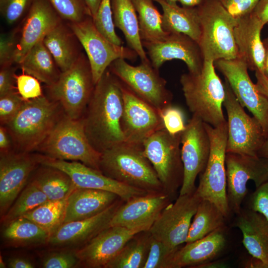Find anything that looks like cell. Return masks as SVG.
<instances>
[{"label":"cell","mask_w":268,"mask_h":268,"mask_svg":"<svg viewBox=\"0 0 268 268\" xmlns=\"http://www.w3.org/2000/svg\"><path fill=\"white\" fill-rule=\"evenodd\" d=\"M123 111L121 82L107 69L95 84L82 117L86 135L97 151L101 153L125 141Z\"/></svg>","instance_id":"6da1fadb"},{"label":"cell","mask_w":268,"mask_h":268,"mask_svg":"<svg viewBox=\"0 0 268 268\" xmlns=\"http://www.w3.org/2000/svg\"><path fill=\"white\" fill-rule=\"evenodd\" d=\"M64 115L60 104L46 96L24 101L17 114L4 125L14 151L35 152Z\"/></svg>","instance_id":"7a4b0ae2"},{"label":"cell","mask_w":268,"mask_h":268,"mask_svg":"<svg viewBox=\"0 0 268 268\" xmlns=\"http://www.w3.org/2000/svg\"><path fill=\"white\" fill-rule=\"evenodd\" d=\"M99 169L108 177L129 186L148 193L164 192L142 146L124 141L106 150L101 153Z\"/></svg>","instance_id":"3957f363"},{"label":"cell","mask_w":268,"mask_h":268,"mask_svg":"<svg viewBox=\"0 0 268 268\" xmlns=\"http://www.w3.org/2000/svg\"><path fill=\"white\" fill-rule=\"evenodd\" d=\"M180 82L186 103L193 115L213 127L227 121L222 109L224 86L215 71L214 62L204 60L200 73H184Z\"/></svg>","instance_id":"277c9868"},{"label":"cell","mask_w":268,"mask_h":268,"mask_svg":"<svg viewBox=\"0 0 268 268\" xmlns=\"http://www.w3.org/2000/svg\"><path fill=\"white\" fill-rule=\"evenodd\" d=\"M197 8L201 27L199 45L204 60L237 58L234 35L237 19L219 0H203Z\"/></svg>","instance_id":"5b68a950"},{"label":"cell","mask_w":268,"mask_h":268,"mask_svg":"<svg viewBox=\"0 0 268 268\" xmlns=\"http://www.w3.org/2000/svg\"><path fill=\"white\" fill-rule=\"evenodd\" d=\"M35 152L52 158L80 162L100 171L101 153L89 142L82 118L74 120L65 114Z\"/></svg>","instance_id":"8992f818"},{"label":"cell","mask_w":268,"mask_h":268,"mask_svg":"<svg viewBox=\"0 0 268 268\" xmlns=\"http://www.w3.org/2000/svg\"><path fill=\"white\" fill-rule=\"evenodd\" d=\"M95 86L89 61L82 52L54 84L46 86V96L59 103L66 116L78 120L85 113Z\"/></svg>","instance_id":"52a82bcc"},{"label":"cell","mask_w":268,"mask_h":268,"mask_svg":"<svg viewBox=\"0 0 268 268\" xmlns=\"http://www.w3.org/2000/svg\"><path fill=\"white\" fill-rule=\"evenodd\" d=\"M210 142L208 160L201 173L196 192L201 200H208L227 217L230 212L227 195L225 165L227 140V122L213 127L205 123Z\"/></svg>","instance_id":"ba28073f"},{"label":"cell","mask_w":268,"mask_h":268,"mask_svg":"<svg viewBox=\"0 0 268 268\" xmlns=\"http://www.w3.org/2000/svg\"><path fill=\"white\" fill-rule=\"evenodd\" d=\"M181 133L172 134L158 130L143 142V151L154 169L164 192L173 199L181 188L184 166L181 153Z\"/></svg>","instance_id":"9c48e42d"},{"label":"cell","mask_w":268,"mask_h":268,"mask_svg":"<svg viewBox=\"0 0 268 268\" xmlns=\"http://www.w3.org/2000/svg\"><path fill=\"white\" fill-rule=\"evenodd\" d=\"M108 69L138 96L158 111L172 104V93L167 88V81L159 75L151 63L136 66L119 58Z\"/></svg>","instance_id":"30bf717a"},{"label":"cell","mask_w":268,"mask_h":268,"mask_svg":"<svg viewBox=\"0 0 268 268\" xmlns=\"http://www.w3.org/2000/svg\"><path fill=\"white\" fill-rule=\"evenodd\" d=\"M223 84L225 91L223 106L228 118L226 153L258 156L267 138L264 130L255 117L246 113L226 79Z\"/></svg>","instance_id":"8fae6325"},{"label":"cell","mask_w":268,"mask_h":268,"mask_svg":"<svg viewBox=\"0 0 268 268\" xmlns=\"http://www.w3.org/2000/svg\"><path fill=\"white\" fill-rule=\"evenodd\" d=\"M67 24L86 52L95 84L115 60L134 61L138 56L130 47L117 45L108 40L97 29L91 16Z\"/></svg>","instance_id":"7c38bea8"},{"label":"cell","mask_w":268,"mask_h":268,"mask_svg":"<svg viewBox=\"0 0 268 268\" xmlns=\"http://www.w3.org/2000/svg\"><path fill=\"white\" fill-rule=\"evenodd\" d=\"M201 199L196 192L179 195L162 211L150 229V234L172 253L186 243L192 220Z\"/></svg>","instance_id":"4fadbf2b"},{"label":"cell","mask_w":268,"mask_h":268,"mask_svg":"<svg viewBox=\"0 0 268 268\" xmlns=\"http://www.w3.org/2000/svg\"><path fill=\"white\" fill-rule=\"evenodd\" d=\"M227 195L230 211L238 214L249 181L257 188L268 181V160L259 156L227 152L225 157Z\"/></svg>","instance_id":"5bb4252c"},{"label":"cell","mask_w":268,"mask_h":268,"mask_svg":"<svg viewBox=\"0 0 268 268\" xmlns=\"http://www.w3.org/2000/svg\"><path fill=\"white\" fill-rule=\"evenodd\" d=\"M214 67L224 76L236 98L260 123L268 137V100L258 89L249 75L248 67L240 58L220 59Z\"/></svg>","instance_id":"9a60e30c"},{"label":"cell","mask_w":268,"mask_h":268,"mask_svg":"<svg viewBox=\"0 0 268 268\" xmlns=\"http://www.w3.org/2000/svg\"><path fill=\"white\" fill-rule=\"evenodd\" d=\"M181 145L184 178L179 195H185L196 190V178L204 170L209 156L210 139L201 120L193 115L181 133Z\"/></svg>","instance_id":"2e32d148"},{"label":"cell","mask_w":268,"mask_h":268,"mask_svg":"<svg viewBox=\"0 0 268 268\" xmlns=\"http://www.w3.org/2000/svg\"><path fill=\"white\" fill-rule=\"evenodd\" d=\"M120 82L123 98L121 128L125 141L142 146L148 137L164 129L162 119L156 109Z\"/></svg>","instance_id":"e0dca14e"},{"label":"cell","mask_w":268,"mask_h":268,"mask_svg":"<svg viewBox=\"0 0 268 268\" xmlns=\"http://www.w3.org/2000/svg\"><path fill=\"white\" fill-rule=\"evenodd\" d=\"M40 165L37 154L13 151L0 154V214L8 211Z\"/></svg>","instance_id":"ac0fdd59"},{"label":"cell","mask_w":268,"mask_h":268,"mask_svg":"<svg viewBox=\"0 0 268 268\" xmlns=\"http://www.w3.org/2000/svg\"><path fill=\"white\" fill-rule=\"evenodd\" d=\"M40 164L59 169L67 173L76 188L107 191L117 195L122 200H129L148 193L123 184L103 174L100 171L78 161H68L50 158L37 153Z\"/></svg>","instance_id":"d6986e66"},{"label":"cell","mask_w":268,"mask_h":268,"mask_svg":"<svg viewBox=\"0 0 268 268\" xmlns=\"http://www.w3.org/2000/svg\"><path fill=\"white\" fill-rule=\"evenodd\" d=\"M153 67L158 70L166 62L173 59L183 61L189 72L200 73L204 58L199 44L189 36L180 33H169L162 40L142 42Z\"/></svg>","instance_id":"ffe728a7"},{"label":"cell","mask_w":268,"mask_h":268,"mask_svg":"<svg viewBox=\"0 0 268 268\" xmlns=\"http://www.w3.org/2000/svg\"><path fill=\"white\" fill-rule=\"evenodd\" d=\"M173 200L164 192L150 193L134 197L121 205L112 217L109 227L147 231Z\"/></svg>","instance_id":"44dd1931"},{"label":"cell","mask_w":268,"mask_h":268,"mask_svg":"<svg viewBox=\"0 0 268 268\" xmlns=\"http://www.w3.org/2000/svg\"><path fill=\"white\" fill-rule=\"evenodd\" d=\"M124 201L120 198L94 216L63 223L50 236L47 245L57 249L75 250L81 247L109 227L112 217Z\"/></svg>","instance_id":"7402d4cb"},{"label":"cell","mask_w":268,"mask_h":268,"mask_svg":"<svg viewBox=\"0 0 268 268\" xmlns=\"http://www.w3.org/2000/svg\"><path fill=\"white\" fill-rule=\"evenodd\" d=\"M141 231L120 226L107 228L85 245L75 249L79 266L104 268L132 237Z\"/></svg>","instance_id":"603a6c76"},{"label":"cell","mask_w":268,"mask_h":268,"mask_svg":"<svg viewBox=\"0 0 268 268\" xmlns=\"http://www.w3.org/2000/svg\"><path fill=\"white\" fill-rule=\"evenodd\" d=\"M62 21L48 0H34L20 30L15 63L19 64L30 49Z\"/></svg>","instance_id":"cb8c5ba5"},{"label":"cell","mask_w":268,"mask_h":268,"mask_svg":"<svg viewBox=\"0 0 268 268\" xmlns=\"http://www.w3.org/2000/svg\"><path fill=\"white\" fill-rule=\"evenodd\" d=\"M236 19L234 35L238 57L248 69L263 72L266 48L261 32L264 25L251 12Z\"/></svg>","instance_id":"d4e9b609"},{"label":"cell","mask_w":268,"mask_h":268,"mask_svg":"<svg viewBox=\"0 0 268 268\" xmlns=\"http://www.w3.org/2000/svg\"><path fill=\"white\" fill-rule=\"evenodd\" d=\"M226 244L224 227L206 236L180 246L170 256L167 268H195L213 260L224 249Z\"/></svg>","instance_id":"484cf974"},{"label":"cell","mask_w":268,"mask_h":268,"mask_svg":"<svg viewBox=\"0 0 268 268\" xmlns=\"http://www.w3.org/2000/svg\"><path fill=\"white\" fill-rule=\"evenodd\" d=\"M120 198L107 191L76 188L68 197L63 223L94 216Z\"/></svg>","instance_id":"4316f807"},{"label":"cell","mask_w":268,"mask_h":268,"mask_svg":"<svg viewBox=\"0 0 268 268\" xmlns=\"http://www.w3.org/2000/svg\"><path fill=\"white\" fill-rule=\"evenodd\" d=\"M235 224L242 233L243 244L248 253L268 268V220L250 209L241 210Z\"/></svg>","instance_id":"83f0119b"},{"label":"cell","mask_w":268,"mask_h":268,"mask_svg":"<svg viewBox=\"0 0 268 268\" xmlns=\"http://www.w3.org/2000/svg\"><path fill=\"white\" fill-rule=\"evenodd\" d=\"M43 41L62 72L69 69L82 53L78 39L68 25L62 21L45 36Z\"/></svg>","instance_id":"f1b7e54d"},{"label":"cell","mask_w":268,"mask_h":268,"mask_svg":"<svg viewBox=\"0 0 268 268\" xmlns=\"http://www.w3.org/2000/svg\"><path fill=\"white\" fill-rule=\"evenodd\" d=\"M153 0L162 8V25L165 31L184 34L199 44L201 27L197 6L181 7L166 0Z\"/></svg>","instance_id":"f546056e"},{"label":"cell","mask_w":268,"mask_h":268,"mask_svg":"<svg viewBox=\"0 0 268 268\" xmlns=\"http://www.w3.org/2000/svg\"><path fill=\"white\" fill-rule=\"evenodd\" d=\"M111 4L115 26L123 33L129 47L136 53L141 62L150 63L140 37L137 15L132 0H111Z\"/></svg>","instance_id":"4dcf8cb0"},{"label":"cell","mask_w":268,"mask_h":268,"mask_svg":"<svg viewBox=\"0 0 268 268\" xmlns=\"http://www.w3.org/2000/svg\"><path fill=\"white\" fill-rule=\"evenodd\" d=\"M19 65L23 72L33 76L47 86L54 84L62 72L43 40L30 49Z\"/></svg>","instance_id":"1f68e13d"},{"label":"cell","mask_w":268,"mask_h":268,"mask_svg":"<svg viewBox=\"0 0 268 268\" xmlns=\"http://www.w3.org/2000/svg\"><path fill=\"white\" fill-rule=\"evenodd\" d=\"M32 183L49 200H59L67 197L76 188L70 177L55 167L40 164L31 176Z\"/></svg>","instance_id":"d6a6232c"},{"label":"cell","mask_w":268,"mask_h":268,"mask_svg":"<svg viewBox=\"0 0 268 268\" xmlns=\"http://www.w3.org/2000/svg\"><path fill=\"white\" fill-rule=\"evenodd\" d=\"M50 236L45 229L24 217L4 226L2 233L5 245L14 248L47 244Z\"/></svg>","instance_id":"836d02e7"},{"label":"cell","mask_w":268,"mask_h":268,"mask_svg":"<svg viewBox=\"0 0 268 268\" xmlns=\"http://www.w3.org/2000/svg\"><path fill=\"white\" fill-rule=\"evenodd\" d=\"M150 237L148 230L135 234L104 268H143L149 252Z\"/></svg>","instance_id":"e575fe53"},{"label":"cell","mask_w":268,"mask_h":268,"mask_svg":"<svg viewBox=\"0 0 268 268\" xmlns=\"http://www.w3.org/2000/svg\"><path fill=\"white\" fill-rule=\"evenodd\" d=\"M226 217L212 202L201 200L193 217L186 243L202 238L224 226Z\"/></svg>","instance_id":"d590c367"},{"label":"cell","mask_w":268,"mask_h":268,"mask_svg":"<svg viewBox=\"0 0 268 268\" xmlns=\"http://www.w3.org/2000/svg\"><path fill=\"white\" fill-rule=\"evenodd\" d=\"M137 13L139 35L142 42H155L162 40L169 34L162 25V14L153 0H132Z\"/></svg>","instance_id":"8d00e7d4"},{"label":"cell","mask_w":268,"mask_h":268,"mask_svg":"<svg viewBox=\"0 0 268 268\" xmlns=\"http://www.w3.org/2000/svg\"><path fill=\"white\" fill-rule=\"evenodd\" d=\"M68 196L61 200H49L21 217L33 221L51 235L63 223Z\"/></svg>","instance_id":"74e56055"},{"label":"cell","mask_w":268,"mask_h":268,"mask_svg":"<svg viewBox=\"0 0 268 268\" xmlns=\"http://www.w3.org/2000/svg\"><path fill=\"white\" fill-rule=\"evenodd\" d=\"M49 201L46 196L29 181L6 213L0 217L4 226Z\"/></svg>","instance_id":"f35d334b"},{"label":"cell","mask_w":268,"mask_h":268,"mask_svg":"<svg viewBox=\"0 0 268 268\" xmlns=\"http://www.w3.org/2000/svg\"><path fill=\"white\" fill-rule=\"evenodd\" d=\"M93 22L97 29L110 42L122 46L123 41L115 30L111 0H101Z\"/></svg>","instance_id":"ab89813d"},{"label":"cell","mask_w":268,"mask_h":268,"mask_svg":"<svg viewBox=\"0 0 268 268\" xmlns=\"http://www.w3.org/2000/svg\"><path fill=\"white\" fill-rule=\"evenodd\" d=\"M48 0L61 18L69 22H79L91 16L84 0Z\"/></svg>","instance_id":"60d3db41"},{"label":"cell","mask_w":268,"mask_h":268,"mask_svg":"<svg viewBox=\"0 0 268 268\" xmlns=\"http://www.w3.org/2000/svg\"><path fill=\"white\" fill-rule=\"evenodd\" d=\"M44 268H73L79 266V260L75 250L61 249L49 253L41 262Z\"/></svg>","instance_id":"b9f144b4"},{"label":"cell","mask_w":268,"mask_h":268,"mask_svg":"<svg viewBox=\"0 0 268 268\" xmlns=\"http://www.w3.org/2000/svg\"><path fill=\"white\" fill-rule=\"evenodd\" d=\"M19 37V32L18 29H14L8 32L0 34V67L10 66L16 63L15 59Z\"/></svg>","instance_id":"7bdbcfd3"},{"label":"cell","mask_w":268,"mask_h":268,"mask_svg":"<svg viewBox=\"0 0 268 268\" xmlns=\"http://www.w3.org/2000/svg\"><path fill=\"white\" fill-rule=\"evenodd\" d=\"M34 0H0V12L5 21L13 24L29 10Z\"/></svg>","instance_id":"ee69618b"},{"label":"cell","mask_w":268,"mask_h":268,"mask_svg":"<svg viewBox=\"0 0 268 268\" xmlns=\"http://www.w3.org/2000/svg\"><path fill=\"white\" fill-rule=\"evenodd\" d=\"M171 254L161 241L150 234L149 252L143 268H167Z\"/></svg>","instance_id":"f6af8a7d"},{"label":"cell","mask_w":268,"mask_h":268,"mask_svg":"<svg viewBox=\"0 0 268 268\" xmlns=\"http://www.w3.org/2000/svg\"><path fill=\"white\" fill-rule=\"evenodd\" d=\"M164 129L172 134L182 133L185 129V117L183 111L172 104L159 111Z\"/></svg>","instance_id":"bcb514c9"},{"label":"cell","mask_w":268,"mask_h":268,"mask_svg":"<svg viewBox=\"0 0 268 268\" xmlns=\"http://www.w3.org/2000/svg\"><path fill=\"white\" fill-rule=\"evenodd\" d=\"M24 101L17 91L0 97V125H5L17 114Z\"/></svg>","instance_id":"7dc6e473"},{"label":"cell","mask_w":268,"mask_h":268,"mask_svg":"<svg viewBox=\"0 0 268 268\" xmlns=\"http://www.w3.org/2000/svg\"><path fill=\"white\" fill-rule=\"evenodd\" d=\"M17 91L25 101L43 95L40 81L30 74L24 73L15 76Z\"/></svg>","instance_id":"c3c4849f"},{"label":"cell","mask_w":268,"mask_h":268,"mask_svg":"<svg viewBox=\"0 0 268 268\" xmlns=\"http://www.w3.org/2000/svg\"><path fill=\"white\" fill-rule=\"evenodd\" d=\"M250 209L261 213L268 220V181L256 188L252 194Z\"/></svg>","instance_id":"681fc988"},{"label":"cell","mask_w":268,"mask_h":268,"mask_svg":"<svg viewBox=\"0 0 268 268\" xmlns=\"http://www.w3.org/2000/svg\"><path fill=\"white\" fill-rule=\"evenodd\" d=\"M235 18L252 12L259 0H219Z\"/></svg>","instance_id":"f907efd6"},{"label":"cell","mask_w":268,"mask_h":268,"mask_svg":"<svg viewBox=\"0 0 268 268\" xmlns=\"http://www.w3.org/2000/svg\"><path fill=\"white\" fill-rule=\"evenodd\" d=\"M15 71L13 65L0 67V97L17 90Z\"/></svg>","instance_id":"816d5d0a"},{"label":"cell","mask_w":268,"mask_h":268,"mask_svg":"<svg viewBox=\"0 0 268 268\" xmlns=\"http://www.w3.org/2000/svg\"><path fill=\"white\" fill-rule=\"evenodd\" d=\"M14 151L11 136L6 128L3 125L0 127V154H4Z\"/></svg>","instance_id":"f5cc1de1"},{"label":"cell","mask_w":268,"mask_h":268,"mask_svg":"<svg viewBox=\"0 0 268 268\" xmlns=\"http://www.w3.org/2000/svg\"><path fill=\"white\" fill-rule=\"evenodd\" d=\"M251 13L265 25L268 23V0H259Z\"/></svg>","instance_id":"db71d44e"},{"label":"cell","mask_w":268,"mask_h":268,"mask_svg":"<svg viewBox=\"0 0 268 268\" xmlns=\"http://www.w3.org/2000/svg\"><path fill=\"white\" fill-rule=\"evenodd\" d=\"M8 267L10 268H33L35 265L28 259L21 257H15L9 259Z\"/></svg>","instance_id":"11a10c76"},{"label":"cell","mask_w":268,"mask_h":268,"mask_svg":"<svg viewBox=\"0 0 268 268\" xmlns=\"http://www.w3.org/2000/svg\"><path fill=\"white\" fill-rule=\"evenodd\" d=\"M256 83H255L258 90L268 100V78L263 72L255 71Z\"/></svg>","instance_id":"9f6ffc18"},{"label":"cell","mask_w":268,"mask_h":268,"mask_svg":"<svg viewBox=\"0 0 268 268\" xmlns=\"http://www.w3.org/2000/svg\"><path fill=\"white\" fill-rule=\"evenodd\" d=\"M228 263L225 260H212L201 264L195 268H228Z\"/></svg>","instance_id":"6f0895ef"},{"label":"cell","mask_w":268,"mask_h":268,"mask_svg":"<svg viewBox=\"0 0 268 268\" xmlns=\"http://www.w3.org/2000/svg\"><path fill=\"white\" fill-rule=\"evenodd\" d=\"M88 7L92 19L97 13L101 0H84Z\"/></svg>","instance_id":"680465c9"},{"label":"cell","mask_w":268,"mask_h":268,"mask_svg":"<svg viewBox=\"0 0 268 268\" xmlns=\"http://www.w3.org/2000/svg\"><path fill=\"white\" fill-rule=\"evenodd\" d=\"M245 268H265L264 265L259 260L251 256V258L247 259L244 262Z\"/></svg>","instance_id":"91938a15"},{"label":"cell","mask_w":268,"mask_h":268,"mask_svg":"<svg viewBox=\"0 0 268 268\" xmlns=\"http://www.w3.org/2000/svg\"><path fill=\"white\" fill-rule=\"evenodd\" d=\"M258 156L268 160V137L259 150Z\"/></svg>","instance_id":"94428289"},{"label":"cell","mask_w":268,"mask_h":268,"mask_svg":"<svg viewBox=\"0 0 268 268\" xmlns=\"http://www.w3.org/2000/svg\"><path fill=\"white\" fill-rule=\"evenodd\" d=\"M203 0H179L183 6L196 7L199 5Z\"/></svg>","instance_id":"6125c7cd"},{"label":"cell","mask_w":268,"mask_h":268,"mask_svg":"<svg viewBox=\"0 0 268 268\" xmlns=\"http://www.w3.org/2000/svg\"><path fill=\"white\" fill-rule=\"evenodd\" d=\"M264 64V74L268 78V47H266Z\"/></svg>","instance_id":"be15d7a7"},{"label":"cell","mask_w":268,"mask_h":268,"mask_svg":"<svg viewBox=\"0 0 268 268\" xmlns=\"http://www.w3.org/2000/svg\"><path fill=\"white\" fill-rule=\"evenodd\" d=\"M6 264L5 262L3 261L2 258L1 257V256L0 255V268H6Z\"/></svg>","instance_id":"e7e4bbea"},{"label":"cell","mask_w":268,"mask_h":268,"mask_svg":"<svg viewBox=\"0 0 268 268\" xmlns=\"http://www.w3.org/2000/svg\"><path fill=\"white\" fill-rule=\"evenodd\" d=\"M267 24L268 25V23H267ZM263 42L265 48L268 47V36L263 40Z\"/></svg>","instance_id":"03108f58"},{"label":"cell","mask_w":268,"mask_h":268,"mask_svg":"<svg viewBox=\"0 0 268 268\" xmlns=\"http://www.w3.org/2000/svg\"><path fill=\"white\" fill-rule=\"evenodd\" d=\"M166 0L171 3H177V1H179V0Z\"/></svg>","instance_id":"003e7915"}]
</instances>
